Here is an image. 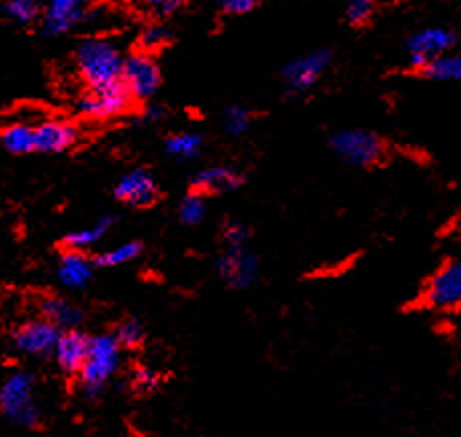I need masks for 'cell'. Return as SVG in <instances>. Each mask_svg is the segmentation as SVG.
<instances>
[{
	"mask_svg": "<svg viewBox=\"0 0 461 437\" xmlns=\"http://www.w3.org/2000/svg\"><path fill=\"white\" fill-rule=\"evenodd\" d=\"M75 63L79 75L90 88H105V85L121 82L126 59L113 41L91 37L79 43Z\"/></svg>",
	"mask_w": 461,
	"mask_h": 437,
	"instance_id": "cell-1",
	"label": "cell"
},
{
	"mask_svg": "<svg viewBox=\"0 0 461 437\" xmlns=\"http://www.w3.org/2000/svg\"><path fill=\"white\" fill-rule=\"evenodd\" d=\"M121 363V345L113 334H98L90 339L88 358H85L79 381L88 399L102 395L105 385L118 372Z\"/></svg>",
	"mask_w": 461,
	"mask_h": 437,
	"instance_id": "cell-2",
	"label": "cell"
},
{
	"mask_svg": "<svg viewBox=\"0 0 461 437\" xmlns=\"http://www.w3.org/2000/svg\"><path fill=\"white\" fill-rule=\"evenodd\" d=\"M0 410L12 424L35 427L41 421V410L35 401V381L28 372H12L0 386Z\"/></svg>",
	"mask_w": 461,
	"mask_h": 437,
	"instance_id": "cell-3",
	"label": "cell"
},
{
	"mask_svg": "<svg viewBox=\"0 0 461 437\" xmlns=\"http://www.w3.org/2000/svg\"><path fill=\"white\" fill-rule=\"evenodd\" d=\"M419 302L431 312L461 310V255L445 261L423 285Z\"/></svg>",
	"mask_w": 461,
	"mask_h": 437,
	"instance_id": "cell-4",
	"label": "cell"
},
{
	"mask_svg": "<svg viewBox=\"0 0 461 437\" xmlns=\"http://www.w3.org/2000/svg\"><path fill=\"white\" fill-rule=\"evenodd\" d=\"M330 146H332L338 159H342L350 167L369 168L379 164L385 159L387 144L379 134L371 130H360V128H352V130H340L330 138Z\"/></svg>",
	"mask_w": 461,
	"mask_h": 437,
	"instance_id": "cell-5",
	"label": "cell"
},
{
	"mask_svg": "<svg viewBox=\"0 0 461 437\" xmlns=\"http://www.w3.org/2000/svg\"><path fill=\"white\" fill-rule=\"evenodd\" d=\"M457 45V33L448 27H425L421 31L409 35L405 51L409 57V67L413 71L427 66L445 53L453 51Z\"/></svg>",
	"mask_w": 461,
	"mask_h": 437,
	"instance_id": "cell-6",
	"label": "cell"
},
{
	"mask_svg": "<svg viewBox=\"0 0 461 437\" xmlns=\"http://www.w3.org/2000/svg\"><path fill=\"white\" fill-rule=\"evenodd\" d=\"M132 99L134 98L129 96L126 85L118 82L105 85V88H90V91L77 102V110L91 120H107L128 112Z\"/></svg>",
	"mask_w": 461,
	"mask_h": 437,
	"instance_id": "cell-7",
	"label": "cell"
},
{
	"mask_svg": "<svg viewBox=\"0 0 461 437\" xmlns=\"http://www.w3.org/2000/svg\"><path fill=\"white\" fill-rule=\"evenodd\" d=\"M330 61H332L330 49H316V51L295 57L290 63H285L282 71L285 88L292 93L309 91L326 74Z\"/></svg>",
	"mask_w": 461,
	"mask_h": 437,
	"instance_id": "cell-8",
	"label": "cell"
},
{
	"mask_svg": "<svg viewBox=\"0 0 461 437\" xmlns=\"http://www.w3.org/2000/svg\"><path fill=\"white\" fill-rule=\"evenodd\" d=\"M160 67L146 53L129 55L124 63V74H121V83L126 85L129 96L134 99H148L160 88Z\"/></svg>",
	"mask_w": 461,
	"mask_h": 437,
	"instance_id": "cell-9",
	"label": "cell"
},
{
	"mask_svg": "<svg viewBox=\"0 0 461 437\" xmlns=\"http://www.w3.org/2000/svg\"><path fill=\"white\" fill-rule=\"evenodd\" d=\"M59 336H61L59 326L53 324V322L47 318H39L20 324L17 331H14L12 340H14V347H17L20 353L31 356H49L53 355Z\"/></svg>",
	"mask_w": 461,
	"mask_h": 437,
	"instance_id": "cell-10",
	"label": "cell"
},
{
	"mask_svg": "<svg viewBox=\"0 0 461 437\" xmlns=\"http://www.w3.org/2000/svg\"><path fill=\"white\" fill-rule=\"evenodd\" d=\"M219 277L229 288L241 290L255 282L259 274V260L247 247H227L225 254H221L217 260Z\"/></svg>",
	"mask_w": 461,
	"mask_h": 437,
	"instance_id": "cell-11",
	"label": "cell"
},
{
	"mask_svg": "<svg viewBox=\"0 0 461 437\" xmlns=\"http://www.w3.org/2000/svg\"><path fill=\"white\" fill-rule=\"evenodd\" d=\"M113 192L115 199L129 207H150L158 199V184L148 170L136 168L120 178Z\"/></svg>",
	"mask_w": 461,
	"mask_h": 437,
	"instance_id": "cell-12",
	"label": "cell"
},
{
	"mask_svg": "<svg viewBox=\"0 0 461 437\" xmlns=\"http://www.w3.org/2000/svg\"><path fill=\"white\" fill-rule=\"evenodd\" d=\"M79 132L74 124L63 120H45L35 126V152L57 154L75 144Z\"/></svg>",
	"mask_w": 461,
	"mask_h": 437,
	"instance_id": "cell-13",
	"label": "cell"
},
{
	"mask_svg": "<svg viewBox=\"0 0 461 437\" xmlns=\"http://www.w3.org/2000/svg\"><path fill=\"white\" fill-rule=\"evenodd\" d=\"M90 339L77 328H69V331H61L59 340H57L53 356L59 369L65 375H79L85 358H88Z\"/></svg>",
	"mask_w": 461,
	"mask_h": 437,
	"instance_id": "cell-14",
	"label": "cell"
},
{
	"mask_svg": "<svg viewBox=\"0 0 461 437\" xmlns=\"http://www.w3.org/2000/svg\"><path fill=\"white\" fill-rule=\"evenodd\" d=\"M88 0H51L43 19V27L49 35H63L82 23Z\"/></svg>",
	"mask_w": 461,
	"mask_h": 437,
	"instance_id": "cell-15",
	"label": "cell"
},
{
	"mask_svg": "<svg viewBox=\"0 0 461 437\" xmlns=\"http://www.w3.org/2000/svg\"><path fill=\"white\" fill-rule=\"evenodd\" d=\"M93 268H96V261L90 260L85 252L67 249V252L61 255L57 276H59L63 285H67L69 290H82L91 282Z\"/></svg>",
	"mask_w": 461,
	"mask_h": 437,
	"instance_id": "cell-16",
	"label": "cell"
},
{
	"mask_svg": "<svg viewBox=\"0 0 461 437\" xmlns=\"http://www.w3.org/2000/svg\"><path fill=\"white\" fill-rule=\"evenodd\" d=\"M245 183V176L237 168L230 167H208L194 176L192 191L200 195H217V192H229L239 189Z\"/></svg>",
	"mask_w": 461,
	"mask_h": 437,
	"instance_id": "cell-17",
	"label": "cell"
},
{
	"mask_svg": "<svg viewBox=\"0 0 461 437\" xmlns=\"http://www.w3.org/2000/svg\"><path fill=\"white\" fill-rule=\"evenodd\" d=\"M41 316L51 320L53 324H57L63 331H69V328H77L82 324L83 314L77 306H74L69 300H65L61 296H45L41 300Z\"/></svg>",
	"mask_w": 461,
	"mask_h": 437,
	"instance_id": "cell-18",
	"label": "cell"
},
{
	"mask_svg": "<svg viewBox=\"0 0 461 437\" xmlns=\"http://www.w3.org/2000/svg\"><path fill=\"white\" fill-rule=\"evenodd\" d=\"M417 75L429 82H461V53H445L427 66L417 69Z\"/></svg>",
	"mask_w": 461,
	"mask_h": 437,
	"instance_id": "cell-19",
	"label": "cell"
},
{
	"mask_svg": "<svg viewBox=\"0 0 461 437\" xmlns=\"http://www.w3.org/2000/svg\"><path fill=\"white\" fill-rule=\"evenodd\" d=\"M3 144L11 154H31L35 152V126L28 121H12L3 130Z\"/></svg>",
	"mask_w": 461,
	"mask_h": 437,
	"instance_id": "cell-20",
	"label": "cell"
},
{
	"mask_svg": "<svg viewBox=\"0 0 461 437\" xmlns=\"http://www.w3.org/2000/svg\"><path fill=\"white\" fill-rule=\"evenodd\" d=\"M112 225H113V219L104 217V219H99L98 223H93L90 227H83V229H77V231L67 233L65 235L63 243L67 246V249L85 252V249H90L96 246V243L102 241L105 238V233L112 229Z\"/></svg>",
	"mask_w": 461,
	"mask_h": 437,
	"instance_id": "cell-21",
	"label": "cell"
},
{
	"mask_svg": "<svg viewBox=\"0 0 461 437\" xmlns=\"http://www.w3.org/2000/svg\"><path fill=\"white\" fill-rule=\"evenodd\" d=\"M142 254V243L138 241H126L121 246H115L107 252L99 254L96 260L98 268H118V265H126L129 261H134L136 257Z\"/></svg>",
	"mask_w": 461,
	"mask_h": 437,
	"instance_id": "cell-22",
	"label": "cell"
},
{
	"mask_svg": "<svg viewBox=\"0 0 461 437\" xmlns=\"http://www.w3.org/2000/svg\"><path fill=\"white\" fill-rule=\"evenodd\" d=\"M203 150V136L194 132L172 134L167 140V152L175 159H194Z\"/></svg>",
	"mask_w": 461,
	"mask_h": 437,
	"instance_id": "cell-23",
	"label": "cell"
},
{
	"mask_svg": "<svg viewBox=\"0 0 461 437\" xmlns=\"http://www.w3.org/2000/svg\"><path fill=\"white\" fill-rule=\"evenodd\" d=\"M178 213H180V219H183V223H186V225H199L200 221L205 219V215H207L205 195H200V192L192 191L191 195H186L183 199Z\"/></svg>",
	"mask_w": 461,
	"mask_h": 437,
	"instance_id": "cell-24",
	"label": "cell"
},
{
	"mask_svg": "<svg viewBox=\"0 0 461 437\" xmlns=\"http://www.w3.org/2000/svg\"><path fill=\"white\" fill-rule=\"evenodd\" d=\"M254 124V112L245 105H230L225 112V130L230 136H243Z\"/></svg>",
	"mask_w": 461,
	"mask_h": 437,
	"instance_id": "cell-25",
	"label": "cell"
},
{
	"mask_svg": "<svg viewBox=\"0 0 461 437\" xmlns=\"http://www.w3.org/2000/svg\"><path fill=\"white\" fill-rule=\"evenodd\" d=\"M4 14L9 19H12L14 23L27 25V23H31V20L37 19L39 4H37V0H6Z\"/></svg>",
	"mask_w": 461,
	"mask_h": 437,
	"instance_id": "cell-26",
	"label": "cell"
},
{
	"mask_svg": "<svg viewBox=\"0 0 461 437\" xmlns=\"http://www.w3.org/2000/svg\"><path fill=\"white\" fill-rule=\"evenodd\" d=\"M377 0H348L346 3V20L352 27H363L371 20Z\"/></svg>",
	"mask_w": 461,
	"mask_h": 437,
	"instance_id": "cell-27",
	"label": "cell"
},
{
	"mask_svg": "<svg viewBox=\"0 0 461 437\" xmlns=\"http://www.w3.org/2000/svg\"><path fill=\"white\" fill-rule=\"evenodd\" d=\"M113 336L118 339L121 348H136L144 340V328L138 320H126L118 326Z\"/></svg>",
	"mask_w": 461,
	"mask_h": 437,
	"instance_id": "cell-28",
	"label": "cell"
},
{
	"mask_svg": "<svg viewBox=\"0 0 461 437\" xmlns=\"http://www.w3.org/2000/svg\"><path fill=\"white\" fill-rule=\"evenodd\" d=\"M249 227L241 223V221H230L225 227H223V239H225L227 247H241L249 239Z\"/></svg>",
	"mask_w": 461,
	"mask_h": 437,
	"instance_id": "cell-29",
	"label": "cell"
},
{
	"mask_svg": "<svg viewBox=\"0 0 461 437\" xmlns=\"http://www.w3.org/2000/svg\"><path fill=\"white\" fill-rule=\"evenodd\" d=\"M158 383H160V375L156 371L148 367H138L132 375V385L138 393H150L154 391Z\"/></svg>",
	"mask_w": 461,
	"mask_h": 437,
	"instance_id": "cell-30",
	"label": "cell"
},
{
	"mask_svg": "<svg viewBox=\"0 0 461 437\" xmlns=\"http://www.w3.org/2000/svg\"><path fill=\"white\" fill-rule=\"evenodd\" d=\"M168 41H170V31H168L167 27H162V25L148 27L146 31H144V35H142V43L148 49H158V47L167 45Z\"/></svg>",
	"mask_w": 461,
	"mask_h": 437,
	"instance_id": "cell-31",
	"label": "cell"
},
{
	"mask_svg": "<svg viewBox=\"0 0 461 437\" xmlns=\"http://www.w3.org/2000/svg\"><path fill=\"white\" fill-rule=\"evenodd\" d=\"M215 3L229 14H247L255 9L257 0H215Z\"/></svg>",
	"mask_w": 461,
	"mask_h": 437,
	"instance_id": "cell-32",
	"label": "cell"
},
{
	"mask_svg": "<svg viewBox=\"0 0 461 437\" xmlns=\"http://www.w3.org/2000/svg\"><path fill=\"white\" fill-rule=\"evenodd\" d=\"M140 3L152 6L160 14H172L183 6V0H140Z\"/></svg>",
	"mask_w": 461,
	"mask_h": 437,
	"instance_id": "cell-33",
	"label": "cell"
}]
</instances>
